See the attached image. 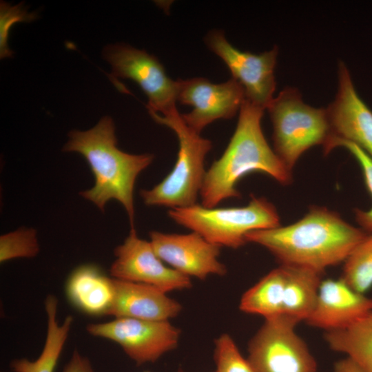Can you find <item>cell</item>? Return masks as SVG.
I'll use <instances>...</instances> for the list:
<instances>
[{"label":"cell","instance_id":"9a60e30c","mask_svg":"<svg viewBox=\"0 0 372 372\" xmlns=\"http://www.w3.org/2000/svg\"><path fill=\"white\" fill-rule=\"evenodd\" d=\"M372 312V298L360 293L342 278L321 282L315 308L306 322L327 331L349 326Z\"/></svg>","mask_w":372,"mask_h":372},{"label":"cell","instance_id":"d6986e66","mask_svg":"<svg viewBox=\"0 0 372 372\" xmlns=\"http://www.w3.org/2000/svg\"><path fill=\"white\" fill-rule=\"evenodd\" d=\"M285 267L282 313L298 322H306L315 308L322 273L303 267Z\"/></svg>","mask_w":372,"mask_h":372},{"label":"cell","instance_id":"ffe728a7","mask_svg":"<svg viewBox=\"0 0 372 372\" xmlns=\"http://www.w3.org/2000/svg\"><path fill=\"white\" fill-rule=\"evenodd\" d=\"M329 348L355 363L364 372H372V312L349 326L324 333Z\"/></svg>","mask_w":372,"mask_h":372},{"label":"cell","instance_id":"5bb4252c","mask_svg":"<svg viewBox=\"0 0 372 372\" xmlns=\"http://www.w3.org/2000/svg\"><path fill=\"white\" fill-rule=\"evenodd\" d=\"M333 141L353 143L372 158V111L357 94L349 72L343 63L338 67V90L335 100L326 109Z\"/></svg>","mask_w":372,"mask_h":372},{"label":"cell","instance_id":"52a82bcc","mask_svg":"<svg viewBox=\"0 0 372 372\" xmlns=\"http://www.w3.org/2000/svg\"><path fill=\"white\" fill-rule=\"evenodd\" d=\"M298 323L283 313L265 320L248 344L254 372H318L314 357L295 330Z\"/></svg>","mask_w":372,"mask_h":372},{"label":"cell","instance_id":"8992f818","mask_svg":"<svg viewBox=\"0 0 372 372\" xmlns=\"http://www.w3.org/2000/svg\"><path fill=\"white\" fill-rule=\"evenodd\" d=\"M267 109L273 125V150L291 172L307 149L323 147L330 136L326 109L304 103L296 88H285Z\"/></svg>","mask_w":372,"mask_h":372},{"label":"cell","instance_id":"ba28073f","mask_svg":"<svg viewBox=\"0 0 372 372\" xmlns=\"http://www.w3.org/2000/svg\"><path fill=\"white\" fill-rule=\"evenodd\" d=\"M103 57L112 74L135 81L148 99L149 113L165 115L176 110L178 82L169 78L154 55L125 43L107 46Z\"/></svg>","mask_w":372,"mask_h":372},{"label":"cell","instance_id":"4fadbf2b","mask_svg":"<svg viewBox=\"0 0 372 372\" xmlns=\"http://www.w3.org/2000/svg\"><path fill=\"white\" fill-rule=\"evenodd\" d=\"M150 242L157 256L169 267L189 278L205 280L209 276H225L227 269L219 260L221 247L202 236L189 234L149 232Z\"/></svg>","mask_w":372,"mask_h":372},{"label":"cell","instance_id":"277c9868","mask_svg":"<svg viewBox=\"0 0 372 372\" xmlns=\"http://www.w3.org/2000/svg\"><path fill=\"white\" fill-rule=\"evenodd\" d=\"M149 114L157 123L176 134L178 151L172 171L152 189L141 190L143 201L147 206L169 209L198 203L207 172L205 159L212 147L211 141L188 127L177 110L165 115Z\"/></svg>","mask_w":372,"mask_h":372},{"label":"cell","instance_id":"7402d4cb","mask_svg":"<svg viewBox=\"0 0 372 372\" xmlns=\"http://www.w3.org/2000/svg\"><path fill=\"white\" fill-rule=\"evenodd\" d=\"M343 263L341 278L354 290L365 294L372 287V234H367Z\"/></svg>","mask_w":372,"mask_h":372},{"label":"cell","instance_id":"e0dca14e","mask_svg":"<svg viewBox=\"0 0 372 372\" xmlns=\"http://www.w3.org/2000/svg\"><path fill=\"white\" fill-rule=\"evenodd\" d=\"M65 292L70 302L82 312L107 315L113 298L112 278L94 265H82L70 275Z\"/></svg>","mask_w":372,"mask_h":372},{"label":"cell","instance_id":"6da1fadb","mask_svg":"<svg viewBox=\"0 0 372 372\" xmlns=\"http://www.w3.org/2000/svg\"><path fill=\"white\" fill-rule=\"evenodd\" d=\"M367 234L336 211L313 205L297 222L251 231L246 240L265 248L280 265L323 273L326 269L343 263Z\"/></svg>","mask_w":372,"mask_h":372},{"label":"cell","instance_id":"f546056e","mask_svg":"<svg viewBox=\"0 0 372 372\" xmlns=\"http://www.w3.org/2000/svg\"><path fill=\"white\" fill-rule=\"evenodd\" d=\"M216 372V371H215Z\"/></svg>","mask_w":372,"mask_h":372},{"label":"cell","instance_id":"cb8c5ba5","mask_svg":"<svg viewBox=\"0 0 372 372\" xmlns=\"http://www.w3.org/2000/svg\"><path fill=\"white\" fill-rule=\"evenodd\" d=\"M342 147L349 150L360 165L366 186L372 196V158L357 145L345 141H333L324 149V154L334 148ZM355 218L360 228L368 234H372V207L367 211L355 209Z\"/></svg>","mask_w":372,"mask_h":372},{"label":"cell","instance_id":"30bf717a","mask_svg":"<svg viewBox=\"0 0 372 372\" xmlns=\"http://www.w3.org/2000/svg\"><path fill=\"white\" fill-rule=\"evenodd\" d=\"M205 43L224 61L232 78L242 86L245 100L267 109L273 99L276 90L274 70L278 48L260 54L242 52L229 43L220 30L209 32Z\"/></svg>","mask_w":372,"mask_h":372},{"label":"cell","instance_id":"8fae6325","mask_svg":"<svg viewBox=\"0 0 372 372\" xmlns=\"http://www.w3.org/2000/svg\"><path fill=\"white\" fill-rule=\"evenodd\" d=\"M112 278L143 283L165 293L189 289L190 278L167 265L156 254L150 241L140 238L131 228L124 242L114 249Z\"/></svg>","mask_w":372,"mask_h":372},{"label":"cell","instance_id":"484cf974","mask_svg":"<svg viewBox=\"0 0 372 372\" xmlns=\"http://www.w3.org/2000/svg\"><path fill=\"white\" fill-rule=\"evenodd\" d=\"M22 3L11 6L5 1L0 3V58H10L12 51L8 46V35L12 26L17 22H30L37 18L34 12H28Z\"/></svg>","mask_w":372,"mask_h":372},{"label":"cell","instance_id":"3957f363","mask_svg":"<svg viewBox=\"0 0 372 372\" xmlns=\"http://www.w3.org/2000/svg\"><path fill=\"white\" fill-rule=\"evenodd\" d=\"M64 145L65 152L81 154L87 161L95 183L80 195L101 211L112 199L125 209L131 228H134V190L138 175L154 161L152 154H132L117 147L115 125L108 116L85 131L72 130Z\"/></svg>","mask_w":372,"mask_h":372},{"label":"cell","instance_id":"ac0fdd59","mask_svg":"<svg viewBox=\"0 0 372 372\" xmlns=\"http://www.w3.org/2000/svg\"><path fill=\"white\" fill-rule=\"evenodd\" d=\"M44 306L47 316V333L43 350L34 361L27 358L12 360L10 366L13 372H54L74 319L72 316H68L62 323L59 322L58 300L54 295L46 297Z\"/></svg>","mask_w":372,"mask_h":372},{"label":"cell","instance_id":"9c48e42d","mask_svg":"<svg viewBox=\"0 0 372 372\" xmlns=\"http://www.w3.org/2000/svg\"><path fill=\"white\" fill-rule=\"evenodd\" d=\"M92 335L112 340L136 364L153 363L178 346L180 331L169 320L116 318L86 326Z\"/></svg>","mask_w":372,"mask_h":372},{"label":"cell","instance_id":"603a6c76","mask_svg":"<svg viewBox=\"0 0 372 372\" xmlns=\"http://www.w3.org/2000/svg\"><path fill=\"white\" fill-rule=\"evenodd\" d=\"M39 252L37 230L20 228L0 237V262L19 258H34Z\"/></svg>","mask_w":372,"mask_h":372},{"label":"cell","instance_id":"2e32d148","mask_svg":"<svg viewBox=\"0 0 372 372\" xmlns=\"http://www.w3.org/2000/svg\"><path fill=\"white\" fill-rule=\"evenodd\" d=\"M113 298L107 316L145 320H169L177 316L181 304L152 285L112 278Z\"/></svg>","mask_w":372,"mask_h":372},{"label":"cell","instance_id":"83f0119b","mask_svg":"<svg viewBox=\"0 0 372 372\" xmlns=\"http://www.w3.org/2000/svg\"><path fill=\"white\" fill-rule=\"evenodd\" d=\"M333 372H364L355 363L348 358L335 363Z\"/></svg>","mask_w":372,"mask_h":372},{"label":"cell","instance_id":"44dd1931","mask_svg":"<svg viewBox=\"0 0 372 372\" xmlns=\"http://www.w3.org/2000/svg\"><path fill=\"white\" fill-rule=\"evenodd\" d=\"M286 268L283 265L272 269L241 297L239 308L248 314L265 319L282 313Z\"/></svg>","mask_w":372,"mask_h":372},{"label":"cell","instance_id":"7c38bea8","mask_svg":"<svg viewBox=\"0 0 372 372\" xmlns=\"http://www.w3.org/2000/svg\"><path fill=\"white\" fill-rule=\"evenodd\" d=\"M177 82V101L193 107L189 113L181 114L182 118L198 134L216 120L234 117L245 101L243 88L233 78L221 83L201 77Z\"/></svg>","mask_w":372,"mask_h":372},{"label":"cell","instance_id":"f1b7e54d","mask_svg":"<svg viewBox=\"0 0 372 372\" xmlns=\"http://www.w3.org/2000/svg\"><path fill=\"white\" fill-rule=\"evenodd\" d=\"M144 372H149V371H144ZM177 372H183L181 369H178Z\"/></svg>","mask_w":372,"mask_h":372},{"label":"cell","instance_id":"7a4b0ae2","mask_svg":"<svg viewBox=\"0 0 372 372\" xmlns=\"http://www.w3.org/2000/svg\"><path fill=\"white\" fill-rule=\"evenodd\" d=\"M264 110L244 101L228 145L206 172L200 192L203 206L214 207L225 200L240 198L238 183L252 172L267 174L282 185L291 183L292 172L269 146L262 132Z\"/></svg>","mask_w":372,"mask_h":372},{"label":"cell","instance_id":"4316f807","mask_svg":"<svg viewBox=\"0 0 372 372\" xmlns=\"http://www.w3.org/2000/svg\"><path fill=\"white\" fill-rule=\"evenodd\" d=\"M62 372H94V370L90 360L75 349Z\"/></svg>","mask_w":372,"mask_h":372},{"label":"cell","instance_id":"5b68a950","mask_svg":"<svg viewBox=\"0 0 372 372\" xmlns=\"http://www.w3.org/2000/svg\"><path fill=\"white\" fill-rule=\"evenodd\" d=\"M167 213L176 224L221 248L238 249L247 243L249 233L280 225L274 205L265 197L254 195L242 207H206L196 203L169 209Z\"/></svg>","mask_w":372,"mask_h":372},{"label":"cell","instance_id":"d4e9b609","mask_svg":"<svg viewBox=\"0 0 372 372\" xmlns=\"http://www.w3.org/2000/svg\"><path fill=\"white\" fill-rule=\"evenodd\" d=\"M214 344L216 372H254L249 360L242 356L229 334L220 335Z\"/></svg>","mask_w":372,"mask_h":372}]
</instances>
